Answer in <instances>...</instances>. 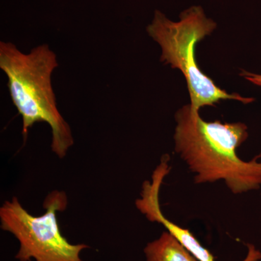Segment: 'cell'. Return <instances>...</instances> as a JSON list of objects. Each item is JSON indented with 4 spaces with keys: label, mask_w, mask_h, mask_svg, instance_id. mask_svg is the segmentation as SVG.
<instances>
[{
    "label": "cell",
    "mask_w": 261,
    "mask_h": 261,
    "mask_svg": "<svg viewBox=\"0 0 261 261\" xmlns=\"http://www.w3.org/2000/svg\"><path fill=\"white\" fill-rule=\"evenodd\" d=\"M175 118V151L195 175L196 184L223 181L235 195L260 188L261 154L245 161L237 154L248 137L245 123L204 121L190 104L178 110Z\"/></svg>",
    "instance_id": "6da1fadb"
},
{
    "label": "cell",
    "mask_w": 261,
    "mask_h": 261,
    "mask_svg": "<svg viewBox=\"0 0 261 261\" xmlns=\"http://www.w3.org/2000/svg\"><path fill=\"white\" fill-rule=\"evenodd\" d=\"M58 66L56 53L47 44L28 54L11 42H0V68L8 77L12 101L22 117L24 140L36 123H47L51 129V148L64 159L74 144L71 129L57 107L51 74Z\"/></svg>",
    "instance_id": "7a4b0ae2"
},
{
    "label": "cell",
    "mask_w": 261,
    "mask_h": 261,
    "mask_svg": "<svg viewBox=\"0 0 261 261\" xmlns=\"http://www.w3.org/2000/svg\"><path fill=\"white\" fill-rule=\"evenodd\" d=\"M216 28L214 20L207 18L201 7L193 6L182 12L180 20L171 21L156 10L147 33L161 46V61L178 69L186 80L190 106L200 111L205 106H213L221 100L232 99L250 104L255 99L238 93L228 94L201 71L195 58V48Z\"/></svg>",
    "instance_id": "3957f363"
},
{
    "label": "cell",
    "mask_w": 261,
    "mask_h": 261,
    "mask_svg": "<svg viewBox=\"0 0 261 261\" xmlns=\"http://www.w3.org/2000/svg\"><path fill=\"white\" fill-rule=\"evenodd\" d=\"M68 197L63 191L54 190L44 199L45 213L35 216L29 214L17 197L5 201L0 207V226L19 243L15 259L19 261H83L81 253L89 248L86 244L70 243L62 234L58 212L66 210Z\"/></svg>",
    "instance_id": "277c9868"
},
{
    "label": "cell",
    "mask_w": 261,
    "mask_h": 261,
    "mask_svg": "<svg viewBox=\"0 0 261 261\" xmlns=\"http://www.w3.org/2000/svg\"><path fill=\"white\" fill-rule=\"evenodd\" d=\"M168 156L163 157L158 167L152 173L151 181H145L142 185L140 198L136 200L137 208L150 222L162 224L190 253L198 261H215L211 252L202 247L198 240L187 228H182L168 220L161 211L160 205V190L163 179L169 173ZM248 252L243 261H259L261 252L252 245H247Z\"/></svg>",
    "instance_id": "5b68a950"
},
{
    "label": "cell",
    "mask_w": 261,
    "mask_h": 261,
    "mask_svg": "<svg viewBox=\"0 0 261 261\" xmlns=\"http://www.w3.org/2000/svg\"><path fill=\"white\" fill-rule=\"evenodd\" d=\"M144 252L147 261H198L168 231L147 244Z\"/></svg>",
    "instance_id": "8992f818"
},
{
    "label": "cell",
    "mask_w": 261,
    "mask_h": 261,
    "mask_svg": "<svg viewBox=\"0 0 261 261\" xmlns=\"http://www.w3.org/2000/svg\"><path fill=\"white\" fill-rule=\"evenodd\" d=\"M240 75L252 84L261 87V74H256V73L247 72L246 70H243Z\"/></svg>",
    "instance_id": "52a82bcc"
}]
</instances>
